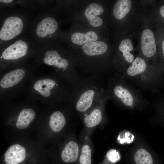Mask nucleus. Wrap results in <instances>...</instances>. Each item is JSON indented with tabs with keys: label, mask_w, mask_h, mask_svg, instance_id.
Wrapping results in <instances>:
<instances>
[{
	"label": "nucleus",
	"mask_w": 164,
	"mask_h": 164,
	"mask_svg": "<svg viewBox=\"0 0 164 164\" xmlns=\"http://www.w3.org/2000/svg\"><path fill=\"white\" fill-rule=\"evenodd\" d=\"M35 67L26 63L0 73V99L5 102L24 94Z\"/></svg>",
	"instance_id": "1"
},
{
	"label": "nucleus",
	"mask_w": 164,
	"mask_h": 164,
	"mask_svg": "<svg viewBox=\"0 0 164 164\" xmlns=\"http://www.w3.org/2000/svg\"><path fill=\"white\" fill-rule=\"evenodd\" d=\"M50 74L34 72L30 77L24 94L25 99L48 102L54 99L58 84Z\"/></svg>",
	"instance_id": "2"
},
{
	"label": "nucleus",
	"mask_w": 164,
	"mask_h": 164,
	"mask_svg": "<svg viewBox=\"0 0 164 164\" xmlns=\"http://www.w3.org/2000/svg\"><path fill=\"white\" fill-rule=\"evenodd\" d=\"M36 52L31 50L26 40L20 39L15 41L1 51L0 73L26 63L27 59L35 56Z\"/></svg>",
	"instance_id": "3"
},
{
	"label": "nucleus",
	"mask_w": 164,
	"mask_h": 164,
	"mask_svg": "<svg viewBox=\"0 0 164 164\" xmlns=\"http://www.w3.org/2000/svg\"><path fill=\"white\" fill-rule=\"evenodd\" d=\"M35 57L37 63L52 66L63 73L67 70L69 65L68 59L55 49H46L41 52H37Z\"/></svg>",
	"instance_id": "4"
},
{
	"label": "nucleus",
	"mask_w": 164,
	"mask_h": 164,
	"mask_svg": "<svg viewBox=\"0 0 164 164\" xmlns=\"http://www.w3.org/2000/svg\"><path fill=\"white\" fill-rule=\"evenodd\" d=\"M24 23L21 17L12 15L7 17L4 20L0 30L1 42L13 40L22 32Z\"/></svg>",
	"instance_id": "5"
},
{
	"label": "nucleus",
	"mask_w": 164,
	"mask_h": 164,
	"mask_svg": "<svg viewBox=\"0 0 164 164\" xmlns=\"http://www.w3.org/2000/svg\"><path fill=\"white\" fill-rule=\"evenodd\" d=\"M58 28L57 20L53 17L47 16L42 19L36 25L35 33L38 39H45L52 36Z\"/></svg>",
	"instance_id": "6"
},
{
	"label": "nucleus",
	"mask_w": 164,
	"mask_h": 164,
	"mask_svg": "<svg viewBox=\"0 0 164 164\" xmlns=\"http://www.w3.org/2000/svg\"><path fill=\"white\" fill-rule=\"evenodd\" d=\"M104 11V9L101 5L98 3L94 2L87 7L84 14L91 26L98 28L103 24V21L101 16L103 14Z\"/></svg>",
	"instance_id": "7"
},
{
	"label": "nucleus",
	"mask_w": 164,
	"mask_h": 164,
	"mask_svg": "<svg viewBox=\"0 0 164 164\" xmlns=\"http://www.w3.org/2000/svg\"><path fill=\"white\" fill-rule=\"evenodd\" d=\"M26 158L25 148L19 144L10 146L4 155L5 164H21L23 163Z\"/></svg>",
	"instance_id": "8"
},
{
	"label": "nucleus",
	"mask_w": 164,
	"mask_h": 164,
	"mask_svg": "<svg viewBox=\"0 0 164 164\" xmlns=\"http://www.w3.org/2000/svg\"><path fill=\"white\" fill-rule=\"evenodd\" d=\"M141 43L142 53L145 56L150 57L154 55L156 46L155 37L151 30L146 29L143 31L142 35Z\"/></svg>",
	"instance_id": "9"
},
{
	"label": "nucleus",
	"mask_w": 164,
	"mask_h": 164,
	"mask_svg": "<svg viewBox=\"0 0 164 164\" xmlns=\"http://www.w3.org/2000/svg\"><path fill=\"white\" fill-rule=\"evenodd\" d=\"M99 38L98 35L96 32L90 30L85 32H74L70 37V40L74 45L82 46L86 44L98 40Z\"/></svg>",
	"instance_id": "10"
},
{
	"label": "nucleus",
	"mask_w": 164,
	"mask_h": 164,
	"mask_svg": "<svg viewBox=\"0 0 164 164\" xmlns=\"http://www.w3.org/2000/svg\"><path fill=\"white\" fill-rule=\"evenodd\" d=\"M108 48L105 43L99 40L86 44L81 46L83 53L89 56L102 54L106 52Z\"/></svg>",
	"instance_id": "11"
},
{
	"label": "nucleus",
	"mask_w": 164,
	"mask_h": 164,
	"mask_svg": "<svg viewBox=\"0 0 164 164\" xmlns=\"http://www.w3.org/2000/svg\"><path fill=\"white\" fill-rule=\"evenodd\" d=\"M36 115V112L33 109L28 108H23L18 116L15 124L16 127L20 129L27 128Z\"/></svg>",
	"instance_id": "12"
},
{
	"label": "nucleus",
	"mask_w": 164,
	"mask_h": 164,
	"mask_svg": "<svg viewBox=\"0 0 164 164\" xmlns=\"http://www.w3.org/2000/svg\"><path fill=\"white\" fill-rule=\"evenodd\" d=\"M79 154V147L75 142L71 141L67 143L61 154L62 160L65 162H72L77 159Z\"/></svg>",
	"instance_id": "13"
},
{
	"label": "nucleus",
	"mask_w": 164,
	"mask_h": 164,
	"mask_svg": "<svg viewBox=\"0 0 164 164\" xmlns=\"http://www.w3.org/2000/svg\"><path fill=\"white\" fill-rule=\"evenodd\" d=\"M94 95V92L89 90L84 92L77 101L76 108L80 112H83L88 109L92 105Z\"/></svg>",
	"instance_id": "14"
},
{
	"label": "nucleus",
	"mask_w": 164,
	"mask_h": 164,
	"mask_svg": "<svg viewBox=\"0 0 164 164\" xmlns=\"http://www.w3.org/2000/svg\"><path fill=\"white\" fill-rule=\"evenodd\" d=\"M131 7V0H118L113 8V15L116 19H121L129 12Z\"/></svg>",
	"instance_id": "15"
},
{
	"label": "nucleus",
	"mask_w": 164,
	"mask_h": 164,
	"mask_svg": "<svg viewBox=\"0 0 164 164\" xmlns=\"http://www.w3.org/2000/svg\"><path fill=\"white\" fill-rule=\"evenodd\" d=\"M65 118L63 114L60 111L53 112L50 118L49 124L51 129L54 132L60 131L65 125Z\"/></svg>",
	"instance_id": "16"
},
{
	"label": "nucleus",
	"mask_w": 164,
	"mask_h": 164,
	"mask_svg": "<svg viewBox=\"0 0 164 164\" xmlns=\"http://www.w3.org/2000/svg\"><path fill=\"white\" fill-rule=\"evenodd\" d=\"M114 92L116 96L120 99L125 105L127 106L132 105L134 98L128 89L121 85H118L114 87Z\"/></svg>",
	"instance_id": "17"
},
{
	"label": "nucleus",
	"mask_w": 164,
	"mask_h": 164,
	"mask_svg": "<svg viewBox=\"0 0 164 164\" xmlns=\"http://www.w3.org/2000/svg\"><path fill=\"white\" fill-rule=\"evenodd\" d=\"M146 68V63L143 59L137 57L132 63V65L127 70L128 74L134 76L144 72Z\"/></svg>",
	"instance_id": "18"
},
{
	"label": "nucleus",
	"mask_w": 164,
	"mask_h": 164,
	"mask_svg": "<svg viewBox=\"0 0 164 164\" xmlns=\"http://www.w3.org/2000/svg\"><path fill=\"white\" fill-rule=\"evenodd\" d=\"M102 114L99 109L94 110L89 115L86 116L84 120L86 125L89 128H92L98 125L102 120Z\"/></svg>",
	"instance_id": "19"
},
{
	"label": "nucleus",
	"mask_w": 164,
	"mask_h": 164,
	"mask_svg": "<svg viewBox=\"0 0 164 164\" xmlns=\"http://www.w3.org/2000/svg\"><path fill=\"white\" fill-rule=\"evenodd\" d=\"M119 48L123 53V56L126 61L128 63L132 62L134 60V56L130 52L132 50L133 47L131 41L129 39L122 40L121 42Z\"/></svg>",
	"instance_id": "20"
},
{
	"label": "nucleus",
	"mask_w": 164,
	"mask_h": 164,
	"mask_svg": "<svg viewBox=\"0 0 164 164\" xmlns=\"http://www.w3.org/2000/svg\"><path fill=\"white\" fill-rule=\"evenodd\" d=\"M135 161L136 164H152L153 159L150 154L146 150L140 149L135 152Z\"/></svg>",
	"instance_id": "21"
},
{
	"label": "nucleus",
	"mask_w": 164,
	"mask_h": 164,
	"mask_svg": "<svg viewBox=\"0 0 164 164\" xmlns=\"http://www.w3.org/2000/svg\"><path fill=\"white\" fill-rule=\"evenodd\" d=\"M79 161L80 164H91V150L88 145H85L82 147Z\"/></svg>",
	"instance_id": "22"
},
{
	"label": "nucleus",
	"mask_w": 164,
	"mask_h": 164,
	"mask_svg": "<svg viewBox=\"0 0 164 164\" xmlns=\"http://www.w3.org/2000/svg\"><path fill=\"white\" fill-rule=\"evenodd\" d=\"M107 156L109 160L112 162L118 161L120 158L119 153L114 149L109 150L107 152Z\"/></svg>",
	"instance_id": "23"
},
{
	"label": "nucleus",
	"mask_w": 164,
	"mask_h": 164,
	"mask_svg": "<svg viewBox=\"0 0 164 164\" xmlns=\"http://www.w3.org/2000/svg\"><path fill=\"white\" fill-rule=\"evenodd\" d=\"M124 138L120 139V142L121 143L126 142L129 143L132 142L134 139V135L128 132H126L124 135Z\"/></svg>",
	"instance_id": "24"
},
{
	"label": "nucleus",
	"mask_w": 164,
	"mask_h": 164,
	"mask_svg": "<svg viewBox=\"0 0 164 164\" xmlns=\"http://www.w3.org/2000/svg\"><path fill=\"white\" fill-rule=\"evenodd\" d=\"M160 13L161 15L164 18V6H162L160 8Z\"/></svg>",
	"instance_id": "25"
},
{
	"label": "nucleus",
	"mask_w": 164,
	"mask_h": 164,
	"mask_svg": "<svg viewBox=\"0 0 164 164\" xmlns=\"http://www.w3.org/2000/svg\"><path fill=\"white\" fill-rule=\"evenodd\" d=\"M13 1L12 0H0V2L5 3H9L12 2Z\"/></svg>",
	"instance_id": "26"
},
{
	"label": "nucleus",
	"mask_w": 164,
	"mask_h": 164,
	"mask_svg": "<svg viewBox=\"0 0 164 164\" xmlns=\"http://www.w3.org/2000/svg\"><path fill=\"white\" fill-rule=\"evenodd\" d=\"M162 50L163 51V55L164 56V41H163V42L162 43Z\"/></svg>",
	"instance_id": "27"
}]
</instances>
